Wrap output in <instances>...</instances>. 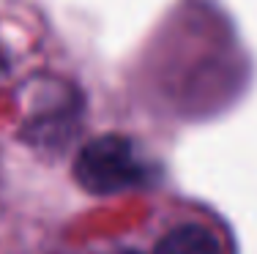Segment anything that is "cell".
I'll list each match as a JSON object with an SVG mask.
<instances>
[{"label": "cell", "mask_w": 257, "mask_h": 254, "mask_svg": "<svg viewBox=\"0 0 257 254\" xmlns=\"http://www.w3.org/2000/svg\"><path fill=\"white\" fill-rule=\"evenodd\" d=\"M74 178L90 194H118L151 183V164L140 156L134 140L123 134H101L79 148Z\"/></svg>", "instance_id": "6da1fadb"}, {"label": "cell", "mask_w": 257, "mask_h": 254, "mask_svg": "<svg viewBox=\"0 0 257 254\" xmlns=\"http://www.w3.org/2000/svg\"><path fill=\"white\" fill-rule=\"evenodd\" d=\"M154 254H230L224 240L203 224H181L156 243Z\"/></svg>", "instance_id": "7a4b0ae2"}, {"label": "cell", "mask_w": 257, "mask_h": 254, "mask_svg": "<svg viewBox=\"0 0 257 254\" xmlns=\"http://www.w3.org/2000/svg\"><path fill=\"white\" fill-rule=\"evenodd\" d=\"M6 71H9V63H6V58H3V52H0V77L6 74Z\"/></svg>", "instance_id": "3957f363"}, {"label": "cell", "mask_w": 257, "mask_h": 254, "mask_svg": "<svg viewBox=\"0 0 257 254\" xmlns=\"http://www.w3.org/2000/svg\"><path fill=\"white\" fill-rule=\"evenodd\" d=\"M118 254H140V251H118Z\"/></svg>", "instance_id": "277c9868"}]
</instances>
